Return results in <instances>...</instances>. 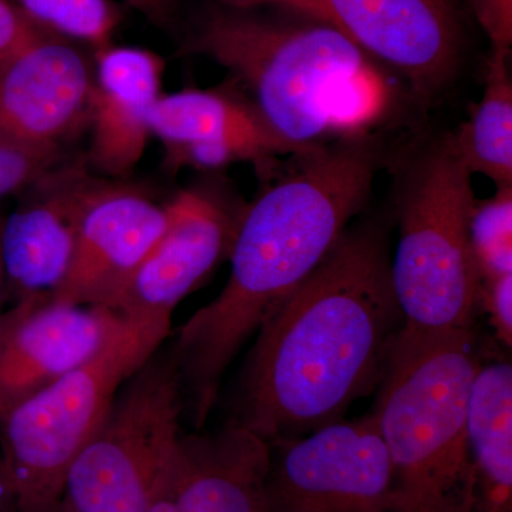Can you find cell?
<instances>
[{
	"instance_id": "1",
	"label": "cell",
	"mask_w": 512,
	"mask_h": 512,
	"mask_svg": "<svg viewBox=\"0 0 512 512\" xmlns=\"http://www.w3.org/2000/svg\"><path fill=\"white\" fill-rule=\"evenodd\" d=\"M383 222L350 225L262 323L232 423L272 443L342 420L382 382L403 316Z\"/></svg>"
},
{
	"instance_id": "2",
	"label": "cell",
	"mask_w": 512,
	"mask_h": 512,
	"mask_svg": "<svg viewBox=\"0 0 512 512\" xmlns=\"http://www.w3.org/2000/svg\"><path fill=\"white\" fill-rule=\"evenodd\" d=\"M380 147L377 136L340 138L286 156L264 174L239 222L227 284L181 325L168 349L194 429L205 426L242 346L365 210L382 167Z\"/></svg>"
},
{
	"instance_id": "3",
	"label": "cell",
	"mask_w": 512,
	"mask_h": 512,
	"mask_svg": "<svg viewBox=\"0 0 512 512\" xmlns=\"http://www.w3.org/2000/svg\"><path fill=\"white\" fill-rule=\"evenodd\" d=\"M178 56L207 57L295 151L379 136L404 101L399 77L332 26L278 8L204 0L183 20ZM416 103V101H414Z\"/></svg>"
},
{
	"instance_id": "4",
	"label": "cell",
	"mask_w": 512,
	"mask_h": 512,
	"mask_svg": "<svg viewBox=\"0 0 512 512\" xmlns=\"http://www.w3.org/2000/svg\"><path fill=\"white\" fill-rule=\"evenodd\" d=\"M481 362L474 329L397 336L372 412L392 464L390 512H474L467 406Z\"/></svg>"
},
{
	"instance_id": "5",
	"label": "cell",
	"mask_w": 512,
	"mask_h": 512,
	"mask_svg": "<svg viewBox=\"0 0 512 512\" xmlns=\"http://www.w3.org/2000/svg\"><path fill=\"white\" fill-rule=\"evenodd\" d=\"M396 198V252L390 276L404 332L474 329L480 275L470 244L473 174L450 134L417 148L403 165Z\"/></svg>"
},
{
	"instance_id": "6",
	"label": "cell",
	"mask_w": 512,
	"mask_h": 512,
	"mask_svg": "<svg viewBox=\"0 0 512 512\" xmlns=\"http://www.w3.org/2000/svg\"><path fill=\"white\" fill-rule=\"evenodd\" d=\"M163 343L126 322L86 365L0 416V454L19 512H47L63 500L67 473L121 384Z\"/></svg>"
},
{
	"instance_id": "7",
	"label": "cell",
	"mask_w": 512,
	"mask_h": 512,
	"mask_svg": "<svg viewBox=\"0 0 512 512\" xmlns=\"http://www.w3.org/2000/svg\"><path fill=\"white\" fill-rule=\"evenodd\" d=\"M183 417L180 380L160 348L121 384L67 473L64 500L77 512H147Z\"/></svg>"
},
{
	"instance_id": "8",
	"label": "cell",
	"mask_w": 512,
	"mask_h": 512,
	"mask_svg": "<svg viewBox=\"0 0 512 512\" xmlns=\"http://www.w3.org/2000/svg\"><path fill=\"white\" fill-rule=\"evenodd\" d=\"M234 8H278L332 26L399 77L414 101L439 100L463 66L466 28L458 0H217Z\"/></svg>"
},
{
	"instance_id": "9",
	"label": "cell",
	"mask_w": 512,
	"mask_h": 512,
	"mask_svg": "<svg viewBox=\"0 0 512 512\" xmlns=\"http://www.w3.org/2000/svg\"><path fill=\"white\" fill-rule=\"evenodd\" d=\"M268 444L266 512H390L392 464L372 413Z\"/></svg>"
},
{
	"instance_id": "10",
	"label": "cell",
	"mask_w": 512,
	"mask_h": 512,
	"mask_svg": "<svg viewBox=\"0 0 512 512\" xmlns=\"http://www.w3.org/2000/svg\"><path fill=\"white\" fill-rule=\"evenodd\" d=\"M168 224L111 311L164 342L175 308L231 254L247 202L220 184L178 192L167 202Z\"/></svg>"
},
{
	"instance_id": "11",
	"label": "cell",
	"mask_w": 512,
	"mask_h": 512,
	"mask_svg": "<svg viewBox=\"0 0 512 512\" xmlns=\"http://www.w3.org/2000/svg\"><path fill=\"white\" fill-rule=\"evenodd\" d=\"M45 28L0 64V143L64 150L89 127L94 53Z\"/></svg>"
},
{
	"instance_id": "12",
	"label": "cell",
	"mask_w": 512,
	"mask_h": 512,
	"mask_svg": "<svg viewBox=\"0 0 512 512\" xmlns=\"http://www.w3.org/2000/svg\"><path fill=\"white\" fill-rule=\"evenodd\" d=\"M128 180L101 177L84 205L69 272L53 301L111 308L163 237L167 205Z\"/></svg>"
},
{
	"instance_id": "13",
	"label": "cell",
	"mask_w": 512,
	"mask_h": 512,
	"mask_svg": "<svg viewBox=\"0 0 512 512\" xmlns=\"http://www.w3.org/2000/svg\"><path fill=\"white\" fill-rule=\"evenodd\" d=\"M126 320L33 296L0 313V416L99 355Z\"/></svg>"
},
{
	"instance_id": "14",
	"label": "cell",
	"mask_w": 512,
	"mask_h": 512,
	"mask_svg": "<svg viewBox=\"0 0 512 512\" xmlns=\"http://www.w3.org/2000/svg\"><path fill=\"white\" fill-rule=\"evenodd\" d=\"M100 178L84 156L64 158L19 192L0 232L6 299L52 298L69 272L80 217Z\"/></svg>"
},
{
	"instance_id": "15",
	"label": "cell",
	"mask_w": 512,
	"mask_h": 512,
	"mask_svg": "<svg viewBox=\"0 0 512 512\" xmlns=\"http://www.w3.org/2000/svg\"><path fill=\"white\" fill-rule=\"evenodd\" d=\"M151 137L165 147V167L224 170L251 163L259 173L298 153L275 136L237 90L185 89L161 94L150 119ZM301 153V151H299Z\"/></svg>"
},
{
	"instance_id": "16",
	"label": "cell",
	"mask_w": 512,
	"mask_h": 512,
	"mask_svg": "<svg viewBox=\"0 0 512 512\" xmlns=\"http://www.w3.org/2000/svg\"><path fill=\"white\" fill-rule=\"evenodd\" d=\"M269 444L227 421L181 434L158 474L147 512H266Z\"/></svg>"
},
{
	"instance_id": "17",
	"label": "cell",
	"mask_w": 512,
	"mask_h": 512,
	"mask_svg": "<svg viewBox=\"0 0 512 512\" xmlns=\"http://www.w3.org/2000/svg\"><path fill=\"white\" fill-rule=\"evenodd\" d=\"M163 57L141 47L94 52L90 144L84 160L110 180H128L146 153L150 119L163 89Z\"/></svg>"
},
{
	"instance_id": "18",
	"label": "cell",
	"mask_w": 512,
	"mask_h": 512,
	"mask_svg": "<svg viewBox=\"0 0 512 512\" xmlns=\"http://www.w3.org/2000/svg\"><path fill=\"white\" fill-rule=\"evenodd\" d=\"M474 512H512V366L481 362L467 406Z\"/></svg>"
},
{
	"instance_id": "19",
	"label": "cell",
	"mask_w": 512,
	"mask_h": 512,
	"mask_svg": "<svg viewBox=\"0 0 512 512\" xmlns=\"http://www.w3.org/2000/svg\"><path fill=\"white\" fill-rule=\"evenodd\" d=\"M511 50H493L484 92L468 117L450 133L454 150L471 174L484 175L495 188L512 187Z\"/></svg>"
},
{
	"instance_id": "20",
	"label": "cell",
	"mask_w": 512,
	"mask_h": 512,
	"mask_svg": "<svg viewBox=\"0 0 512 512\" xmlns=\"http://www.w3.org/2000/svg\"><path fill=\"white\" fill-rule=\"evenodd\" d=\"M29 18L93 52L111 45L120 13L110 0H9Z\"/></svg>"
},
{
	"instance_id": "21",
	"label": "cell",
	"mask_w": 512,
	"mask_h": 512,
	"mask_svg": "<svg viewBox=\"0 0 512 512\" xmlns=\"http://www.w3.org/2000/svg\"><path fill=\"white\" fill-rule=\"evenodd\" d=\"M470 244L481 282L512 274V187L495 188L493 197L476 200Z\"/></svg>"
},
{
	"instance_id": "22",
	"label": "cell",
	"mask_w": 512,
	"mask_h": 512,
	"mask_svg": "<svg viewBox=\"0 0 512 512\" xmlns=\"http://www.w3.org/2000/svg\"><path fill=\"white\" fill-rule=\"evenodd\" d=\"M64 158V150H36L0 143V200L18 195Z\"/></svg>"
},
{
	"instance_id": "23",
	"label": "cell",
	"mask_w": 512,
	"mask_h": 512,
	"mask_svg": "<svg viewBox=\"0 0 512 512\" xmlns=\"http://www.w3.org/2000/svg\"><path fill=\"white\" fill-rule=\"evenodd\" d=\"M480 303L490 316L497 338L507 346L512 345V274L498 276L481 282Z\"/></svg>"
},
{
	"instance_id": "24",
	"label": "cell",
	"mask_w": 512,
	"mask_h": 512,
	"mask_svg": "<svg viewBox=\"0 0 512 512\" xmlns=\"http://www.w3.org/2000/svg\"><path fill=\"white\" fill-rule=\"evenodd\" d=\"M45 26L9 0H0V64L35 39Z\"/></svg>"
},
{
	"instance_id": "25",
	"label": "cell",
	"mask_w": 512,
	"mask_h": 512,
	"mask_svg": "<svg viewBox=\"0 0 512 512\" xmlns=\"http://www.w3.org/2000/svg\"><path fill=\"white\" fill-rule=\"evenodd\" d=\"M493 50H511L512 0H468Z\"/></svg>"
},
{
	"instance_id": "26",
	"label": "cell",
	"mask_w": 512,
	"mask_h": 512,
	"mask_svg": "<svg viewBox=\"0 0 512 512\" xmlns=\"http://www.w3.org/2000/svg\"><path fill=\"white\" fill-rule=\"evenodd\" d=\"M131 9L143 15L148 23L180 39L183 29V12H181L180 0H123Z\"/></svg>"
},
{
	"instance_id": "27",
	"label": "cell",
	"mask_w": 512,
	"mask_h": 512,
	"mask_svg": "<svg viewBox=\"0 0 512 512\" xmlns=\"http://www.w3.org/2000/svg\"><path fill=\"white\" fill-rule=\"evenodd\" d=\"M0 512H19L18 497L2 454H0Z\"/></svg>"
},
{
	"instance_id": "28",
	"label": "cell",
	"mask_w": 512,
	"mask_h": 512,
	"mask_svg": "<svg viewBox=\"0 0 512 512\" xmlns=\"http://www.w3.org/2000/svg\"><path fill=\"white\" fill-rule=\"evenodd\" d=\"M3 218H0V232H2ZM6 301V274L5 265H3L2 244H0V309H2L3 302ZM2 313V312H0Z\"/></svg>"
},
{
	"instance_id": "29",
	"label": "cell",
	"mask_w": 512,
	"mask_h": 512,
	"mask_svg": "<svg viewBox=\"0 0 512 512\" xmlns=\"http://www.w3.org/2000/svg\"><path fill=\"white\" fill-rule=\"evenodd\" d=\"M47 512H77V511L74 510L72 505L67 503V501L64 500V498H63V500L60 501V503L57 504L56 507H53L52 510L47 511Z\"/></svg>"
}]
</instances>
